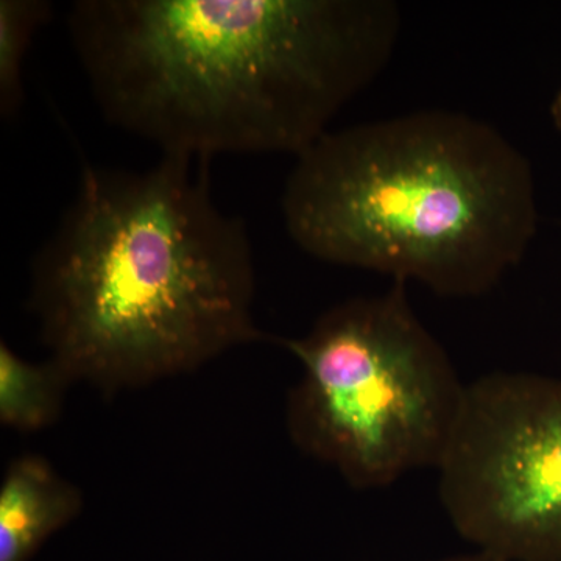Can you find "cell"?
Segmentation results:
<instances>
[{
    "label": "cell",
    "instance_id": "obj_7",
    "mask_svg": "<svg viewBox=\"0 0 561 561\" xmlns=\"http://www.w3.org/2000/svg\"><path fill=\"white\" fill-rule=\"evenodd\" d=\"M70 378L50 359L32 364L0 345V421L20 432H36L60 416Z\"/></svg>",
    "mask_w": 561,
    "mask_h": 561
},
{
    "label": "cell",
    "instance_id": "obj_2",
    "mask_svg": "<svg viewBox=\"0 0 561 561\" xmlns=\"http://www.w3.org/2000/svg\"><path fill=\"white\" fill-rule=\"evenodd\" d=\"M209 161L84 164L32 262L31 308L70 381L135 389L265 339L245 224L210 194Z\"/></svg>",
    "mask_w": 561,
    "mask_h": 561
},
{
    "label": "cell",
    "instance_id": "obj_8",
    "mask_svg": "<svg viewBox=\"0 0 561 561\" xmlns=\"http://www.w3.org/2000/svg\"><path fill=\"white\" fill-rule=\"evenodd\" d=\"M51 5L44 0L0 2V113L16 116L24 99L25 58L33 38L50 20Z\"/></svg>",
    "mask_w": 561,
    "mask_h": 561
},
{
    "label": "cell",
    "instance_id": "obj_10",
    "mask_svg": "<svg viewBox=\"0 0 561 561\" xmlns=\"http://www.w3.org/2000/svg\"><path fill=\"white\" fill-rule=\"evenodd\" d=\"M551 116L553 125H556L557 130L561 133V88L560 91L557 92L556 99H553Z\"/></svg>",
    "mask_w": 561,
    "mask_h": 561
},
{
    "label": "cell",
    "instance_id": "obj_4",
    "mask_svg": "<svg viewBox=\"0 0 561 561\" xmlns=\"http://www.w3.org/2000/svg\"><path fill=\"white\" fill-rule=\"evenodd\" d=\"M405 284L343 301L305 337L278 341L302 367L287 401L291 442L354 489L438 468L463 405L467 386Z\"/></svg>",
    "mask_w": 561,
    "mask_h": 561
},
{
    "label": "cell",
    "instance_id": "obj_5",
    "mask_svg": "<svg viewBox=\"0 0 561 561\" xmlns=\"http://www.w3.org/2000/svg\"><path fill=\"white\" fill-rule=\"evenodd\" d=\"M460 537L504 561H561V379L491 373L467 386L438 465Z\"/></svg>",
    "mask_w": 561,
    "mask_h": 561
},
{
    "label": "cell",
    "instance_id": "obj_6",
    "mask_svg": "<svg viewBox=\"0 0 561 561\" xmlns=\"http://www.w3.org/2000/svg\"><path fill=\"white\" fill-rule=\"evenodd\" d=\"M83 508L81 491L39 456L9 465L0 485V561H28Z\"/></svg>",
    "mask_w": 561,
    "mask_h": 561
},
{
    "label": "cell",
    "instance_id": "obj_3",
    "mask_svg": "<svg viewBox=\"0 0 561 561\" xmlns=\"http://www.w3.org/2000/svg\"><path fill=\"white\" fill-rule=\"evenodd\" d=\"M280 210L316 260L457 298L493 289L538 227L526 154L493 125L449 110L328 131L295 158Z\"/></svg>",
    "mask_w": 561,
    "mask_h": 561
},
{
    "label": "cell",
    "instance_id": "obj_1",
    "mask_svg": "<svg viewBox=\"0 0 561 561\" xmlns=\"http://www.w3.org/2000/svg\"><path fill=\"white\" fill-rule=\"evenodd\" d=\"M68 31L103 117L162 154L290 153L386 70L393 0H79Z\"/></svg>",
    "mask_w": 561,
    "mask_h": 561
},
{
    "label": "cell",
    "instance_id": "obj_9",
    "mask_svg": "<svg viewBox=\"0 0 561 561\" xmlns=\"http://www.w3.org/2000/svg\"><path fill=\"white\" fill-rule=\"evenodd\" d=\"M442 561H504L500 559V557L493 556V553H489L485 551H478L476 553H468V556H457L451 557V559H446Z\"/></svg>",
    "mask_w": 561,
    "mask_h": 561
}]
</instances>
